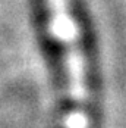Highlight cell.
<instances>
[{
  "instance_id": "obj_1",
  "label": "cell",
  "mask_w": 126,
  "mask_h": 128,
  "mask_svg": "<svg viewBox=\"0 0 126 128\" xmlns=\"http://www.w3.org/2000/svg\"><path fill=\"white\" fill-rule=\"evenodd\" d=\"M47 32L53 44L62 52L67 97L72 109L63 119L64 128H89L88 66L81 44V31L69 0H43Z\"/></svg>"
}]
</instances>
